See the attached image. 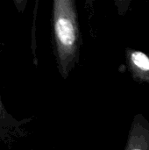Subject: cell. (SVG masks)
<instances>
[{"mask_svg":"<svg viewBox=\"0 0 149 150\" xmlns=\"http://www.w3.org/2000/svg\"><path fill=\"white\" fill-rule=\"evenodd\" d=\"M53 28L58 69L66 79L79 60L81 35L73 0H54Z\"/></svg>","mask_w":149,"mask_h":150,"instance_id":"6da1fadb","label":"cell"},{"mask_svg":"<svg viewBox=\"0 0 149 150\" xmlns=\"http://www.w3.org/2000/svg\"><path fill=\"white\" fill-rule=\"evenodd\" d=\"M0 53H1V41H0ZM29 120L25 119L24 120H17L14 119L4 108L0 92V141H2L10 132L15 130L25 123L28 122Z\"/></svg>","mask_w":149,"mask_h":150,"instance_id":"7a4b0ae2","label":"cell"},{"mask_svg":"<svg viewBox=\"0 0 149 150\" xmlns=\"http://www.w3.org/2000/svg\"><path fill=\"white\" fill-rule=\"evenodd\" d=\"M132 60L133 63L140 69L149 70V58L141 52H134L132 54Z\"/></svg>","mask_w":149,"mask_h":150,"instance_id":"3957f363","label":"cell"}]
</instances>
